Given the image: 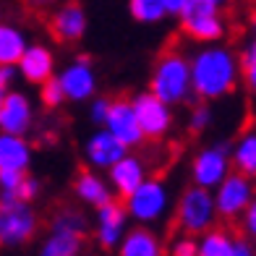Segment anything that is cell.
I'll list each match as a JSON object with an SVG mask.
<instances>
[{
  "label": "cell",
  "mask_w": 256,
  "mask_h": 256,
  "mask_svg": "<svg viewBox=\"0 0 256 256\" xmlns=\"http://www.w3.org/2000/svg\"><path fill=\"white\" fill-rule=\"evenodd\" d=\"M188 68H191V92H196L204 100H214V97L228 94L238 81L236 58L222 48L202 50Z\"/></svg>",
  "instance_id": "6da1fadb"
},
{
  "label": "cell",
  "mask_w": 256,
  "mask_h": 256,
  "mask_svg": "<svg viewBox=\"0 0 256 256\" xmlns=\"http://www.w3.org/2000/svg\"><path fill=\"white\" fill-rule=\"evenodd\" d=\"M152 94L165 104L183 102L191 94V68L180 52L168 50L160 58L152 76Z\"/></svg>",
  "instance_id": "7a4b0ae2"
},
{
  "label": "cell",
  "mask_w": 256,
  "mask_h": 256,
  "mask_svg": "<svg viewBox=\"0 0 256 256\" xmlns=\"http://www.w3.org/2000/svg\"><path fill=\"white\" fill-rule=\"evenodd\" d=\"M214 199L206 188H199L194 186L183 194V199L178 204V225L186 236H199V232H206L214 222Z\"/></svg>",
  "instance_id": "3957f363"
},
{
  "label": "cell",
  "mask_w": 256,
  "mask_h": 256,
  "mask_svg": "<svg viewBox=\"0 0 256 256\" xmlns=\"http://www.w3.org/2000/svg\"><path fill=\"white\" fill-rule=\"evenodd\" d=\"M178 14L183 16L186 34L199 42H212L222 37L225 32L222 18L217 14V3H212V0H186Z\"/></svg>",
  "instance_id": "277c9868"
},
{
  "label": "cell",
  "mask_w": 256,
  "mask_h": 256,
  "mask_svg": "<svg viewBox=\"0 0 256 256\" xmlns=\"http://www.w3.org/2000/svg\"><path fill=\"white\" fill-rule=\"evenodd\" d=\"M37 232V214L26 202H0V246H21Z\"/></svg>",
  "instance_id": "5b68a950"
},
{
  "label": "cell",
  "mask_w": 256,
  "mask_h": 256,
  "mask_svg": "<svg viewBox=\"0 0 256 256\" xmlns=\"http://www.w3.org/2000/svg\"><path fill=\"white\" fill-rule=\"evenodd\" d=\"M81 236H84V217L78 212H60L52 222V232L42 246V256H78Z\"/></svg>",
  "instance_id": "8992f818"
},
{
  "label": "cell",
  "mask_w": 256,
  "mask_h": 256,
  "mask_svg": "<svg viewBox=\"0 0 256 256\" xmlns=\"http://www.w3.org/2000/svg\"><path fill=\"white\" fill-rule=\"evenodd\" d=\"M251 180L248 176H240V172H230L220 180L217 194L212 196L214 199V212H220L228 220H236L243 214V209L251 204Z\"/></svg>",
  "instance_id": "52a82bcc"
},
{
  "label": "cell",
  "mask_w": 256,
  "mask_h": 256,
  "mask_svg": "<svg viewBox=\"0 0 256 256\" xmlns=\"http://www.w3.org/2000/svg\"><path fill=\"white\" fill-rule=\"evenodd\" d=\"M165 204H168V191H165V186L154 178H146L136 191H131L126 196L128 214H134L136 220H142V222L157 220L165 212Z\"/></svg>",
  "instance_id": "ba28073f"
},
{
  "label": "cell",
  "mask_w": 256,
  "mask_h": 256,
  "mask_svg": "<svg viewBox=\"0 0 256 256\" xmlns=\"http://www.w3.org/2000/svg\"><path fill=\"white\" fill-rule=\"evenodd\" d=\"M131 104H134V115L138 120L144 138L165 136V131L170 128V110L165 102H160L152 92H146V94H138Z\"/></svg>",
  "instance_id": "9c48e42d"
},
{
  "label": "cell",
  "mask_w": 256,
  "mask_h": 256,
  "mask_svg": "<svg viewBox=\"0 0 256 256\" xmlns=\"http://www.w3.org/2000/svg\"><path fill=\"white\" fill-rule=\"evenodd\" d=\"M104 123H108V134L118 138L126 149L144 142V134H142V128H138V120L134 115V104L131 102H126V100L110 102Z\"/></svg>",
  "instance_id": "30bf717a"
},
{
  "label": "cell",
  "mask_w": 256,
  "mask_h": 256,
  "mask_svg": "<svg viewBox=\"0 0 256 256\" xmlns=\"http://www.w3.org/2000/svg\"><path fill=\"white\" fill-rule=\"evenodd\" d=\"M228 176V152L222 146H209L204 152L196 154L194 160V180L199 188H212V186H220Z\"/></svg>",
  "instance_id": "8fae6325"
},
{
  "label": "cell",
  "mask_w": 256,
  "mask_h": 256,
  "mask_svg": "<svg viewBox=\"0 0 256 256\" xmlns=\"http://www.w3.org/2000/svg\"><path fill=\"white\" fill-rule=\"evenodd\" d=\"M50 34L58 42H76L86 29V16H84V8H81L76 0L66 3L55 10L50 16Z\"/></svg>",
  "instance_id": "7c38bea8"
},
{
  "label": "cell",
  "mask_w": 256,
  "mask_h": 256,
  "mask_svg": "<svg viewBox=\"0 0 256 256\" xmlns=\"http://www.w3.org/2000/svg\"><path fill=\"white\" fill-rule=\"evenodd\" d=\"M58 84H60L66 100L81 102V100L92 97V92H94V86H97L94 71H92V63L86 60V58L76 60L74 66H68L66 71H63V76L58 78Z\"/></svg>",
  "instance_id": "4fadbf2b"
},
{
  "label": "cell",
  "mask_w": 256,
  "mask_h": 256,
  "mask_svg": "<svg viewBox=\"0 0 256 256\" xmlns=\"http://www.w3.org/2000/svg\"><path fill=\"white\" fill-rule=\"evenodd\" d=\"M32 126V104L24 94L18 92H8L6 100L0 102V128L6 134L24 136Z\"/></svg>",
  "instance_id": "5bb4252c"
},
{
  "label": "cell",
  "mask_w": 256,
  "mask_h": 256,
  "mask_svg": "<svg viewBox=\"0 0 256 256\" xmlns=\"http://www.w3.org/2000/svg\"><path fill=\"white\" fill-rule=\"evenodd\" d=\"M97 238L104 248H112L118 246L120 238H123V230H126V209L115 202H108L97 206Z\"/></svg>",
  "instance_id": "9a60e30c"
},
{
  "label": "cell",
  "mask_w": 256,
  "mask_h": 256,
  "mask_svg": "<svg viewBox=\"0 0 256 256\" xmlns=\"http://www.w3.org/2000/svg\"><path fill=\"white\" fill-rule=\"evenodd\" d=\"M110 180L115 186V191L120 196H128L131 191H136L138 186L146 180V170H144V162L138 157H120L115 165L110 168Z\"/></svg>",
  "instance_id": "2e32d148"
},
{
  "label": "cell",
  "mask_w": 256,
  "mask_h": 256,
  "mask_svg": "<svg viewBox=\"0 0 256 256\" xmlns=\"http://www.w3.org/2000/svg\"><path fill=\"white\" fill-rule=\"evenodd\" d=\"M32 160V146L24 142V136L3 134L0 136V172H26Z\"/></svg>",
  "instance_id": "e0dca14e"
},
{
  "label": "cell",
  "mask_w": 256,
  "mask_h": 256,
  "mask_svg": "<svg viewBox=\"0 0 256 256\" xmlns=\"http://www.w3.org/2000/svg\"><path fill=\"white\" fill-rule=\"evenodd\" d=\"M86 157L97 168H112L120 157H126V146L108 131H100L86 142Z\"/></svg>",
  "instance_id": "ac0fdd59"
},
{
  "label": "cell",
  "mask_w": 256,
  "mask_h": 256,
  "mask_svg": "<svg viewBox=\"0 0 256 256\" xmlns=\"http://www.w3.org/2000/svg\"><path fill=\"white\" fill-rule=\"evenodd\" d=\"M18 66H21V74H24V78L34 81V84H44L48 78H52V55L50 50L44 48H26L24 55L18 58Z\"/></svg>",
  "instance_id": "d6986e66"
},
{
  "label": "cell",
  "mask_w": 256,
  "mask_h": 256,
  "mask_svg": "<svg viewBox=\"0 0 256 256\" xmlns=\"http://www.w3.org/2000/svg\"><path fill=\"white\" fill-rule=\"evenodd\" d=\"M120 256H162V243L154 232L134 230L120 238Z\"/></svg>",
  "instance_id": "ffe728a7"
},
{
  "label": "cell",
  "mask_w": 256,
  "mask_h": 256,
  "mask_svg": "<svg viewBox=\"0 0 256 256\" xmlns=\"http://www.w3.org/2000/svg\"><path fill=\"white\" fill-rule=\"evenodd\" d=\"M76 194H78V199H84L86 204H94V206L112 202V194L108 188V183L102 178H97L94 172H81L78 180H76Z\"/></svg>",
  "instance_id": "44dd1931"
},
{
  "label": "cell",
  "mask_w": 256,
  "mask_h": 256,
  "mask_svg": "<svg viewBox=\"0 0 256 256\" xmlns=\"http://www.w3.org/2000/svg\"><path fill=\"white\" fill-rule=\"evenodd\" d=\"M26 42L14 26H0V66H14L24 55Z\"/></svg>",
  "instance_id": "7402d4cb"
},
{
  "label": "cell",
  "mask_w": 256,
  "mask_h": 256,
  "mask_svg": "<svg viewBox=\"0 0 256 256\" xmlns=\"http://www.w3.org/2000/svg\"><path fill=\"white\" fill-rule=\"evenodd\" d=\"M196 256H232V238L225 230H206L196 243Z\"/></svg>",
  "instance_id": "603a6c76"
},
{
  "label": "cell",
  "mask_w": 256,
  "mask_h": 256,
  "mask_svg": "<svg viewBox=\"0 0 256 256\" xmlns=\"http://www.w3.org/2000/svg\"><path fill=\"white\" fill-rule=\"evenodd\" d=\"M232 160H236L240 176H254V172H256V136H254V131L243 134V138L236 146Z\"/></svg>",
  "instance_id": "cb8c5ba5"
},
{
  "label": "cell",
  "mask_w": 256,
  "mask_h": 256,
  "mask_svg": "<svg viewBox=\"0 0 256 256\" xmlns=\"http://www.w3.org/2000/svg\"><path fill=\"white\" fill-rule=\"evenodd\" d=\"M26 172H0V202H21V183H24Z\"/></svg>",
  "instance_id": "d4e9b609"
},
{
  "label": "cell",
  "mask_w": 256,
  "mask_h": 256,
  "mask_svg": "<svg viewBox=\"0 0 256 256\" xmlns=\"http://www.w3.org/2000/svg\"><path fill=\"white\" fill-rule=\"evenodd\" d=\"M131 14L138 21H160L165 16L162 0H131Z\"/></svg>",
  "instance_id": "484cf974"
},
{
  "label": "cell",
  "mask_w": 256,
  "mask_h": 256,
  "mask_svg": "<svg viewBox=\"0 0 256 256\" xmlns=\"http://www.w3.org/2000/svg\"><path fill=\"white\" fill-rule=\"evenodd\" d=\"M240 71H243V78H246V84L254 89V84H256V48H254V42L248 44L246 50H243V55H240Z\"/></svg>",
  "instance_id": "4316f807"
},
{
  "label": "cell",
  "mask_w": 256,
  "mask_h": 256,
  "mask_svg": "<svg viewBox=\"0 0 256 256\" xmlns=\"http://www.w3.org/2000/svg\"><path fill=\"white\" fill-rule=\"evenodd\" d=\"M63 89L58 84V78H48L42 84V102L48 104V108H58V104H63Z\"/></svg>",
  "instance_id": "83f0119b"
},
{
  "label": "cell",
  "mask_w": 256,
  "mask_h": 256,
  "mask_svg": "<svg viewBox=\"0 0 256 256\" xmlns=\"http://www.w3.org/2000/svg\"><path fill=\"white\" fill-rule=\"evenodd\" d=\"M209 120H212V115H209V108H196L194 115H191V128L194 131H204V128L209 126Z\"/></svg>",
  "instance_id": "f1b7e54d"
},
{
  "label": "cell",
  "mask_w": 256,
  "mask_h": 256,
  "mask_svg": "<svg viewBox=\"0 0 256 256\" xmlns=\"http://www.w3.org/2000/svg\"><path fill=\"white\" fill-rule=\"evenodd\" d=\"M172 256H196V240L194 238H180L176 243V248H172Z\"/></svg>",
  "instance_id": "f546056e"
},
{
  "label": "cell",
  "mask_w": 256,
  "mask_h": 256,
  "mask_svg": "<svg viewBox=\"0 0 256 256\" xmlns=\"http://www.w3.org/2000/svg\"><path fill=\"white\" fill-rule=\"evenodd\" d=\"M108 108H110V100H94V104H92V120L104 123V118H108Z\"/></svg>",
  "instance_id": "4dcf8cb0"
},
{
  "label": "cell",
  "mask_w": 256,
  "mask_h": 256,
  "mask_svg": "<svg viewBox=\"0 0 256 256\" xmlns=\"http://www.w3.org/2000/svg\"><path fill=\"white\" fill-rule=\"evenodd\" d=\"M10 78H14V68H10V66H0V102H3L6 94H8Z\"/></svg>",
  "instance_id": "1f68e13d"
},
{
  "label": "cell",
  "mask_w": 256,
  "mask_h": 256,
  "mask_svg": "<svg viewBox=\"0 0 256 256\" xmlns=\"http://www.w3.org/2000/svg\"><path fill=\"white\" fill-rule=\"evenodd\" d=\"M240 217H243V230L254 236V230H256V206H254V202H251L246 209H243Z\"/></svg>",
  "instance_id": "d6a6232c"
},
{
  "label": "cell",
  "mask_w": 256,
  "mask_h": 256,
  "mask_svg": "<svg viewBox=\"0 0 256 256\" xmlns=\"http://www.w3.org/2000/svg\"><path fill=\"white\" fill-rule=\"evenodd\" d=\"M232 256H254V248L246 238H232Z\"/></svg>",
  "instance_id": "836d02e7"
},
{
  "label": "cell",
  "mask_w": 256,
  "mask_h": 256,
  "mask_svg": "<svg viewBox=\"0 0 256 256\" xmlns=\"http://www.w3.org/2000/svg\"><path fill=\"white\" fill-rule=\"evenodd\" d=\"M186 0H162V8L168 10V14H178V10L183 8Z\"/></svg>",
  "instance_id": "e575fe53"
},
{
  "label": "cell",
  "mask_w": 256,
  "mask_h": 256,
  "mask_svg": "<svg viewBox=\"0 0 256 256\" xmlns=\"http://www.w3.org/2000/svg\"><path fill=\"white\" fill-rule=\"evenodd\" d=\"M24 3L29 8H34V10H42V8H48L50 3H55V0H24Z\"/></svg>",
  "instance_id": "d590c367"
},
{
  "label": "cell",
  "mask_w": 256,
  "mask_h": 256,
  "mask_svg": "<svg viewBox=\"0 0 256 256\" xmlns=\"http://www.w3.org/2000/svg\"><path fill=\"white\" fill-rule=\"evenodd\" d=\"M212 3H220V0H212Z\"/></svg>",
  "instance_id": "8d00e7d4"
}]
</instances>
